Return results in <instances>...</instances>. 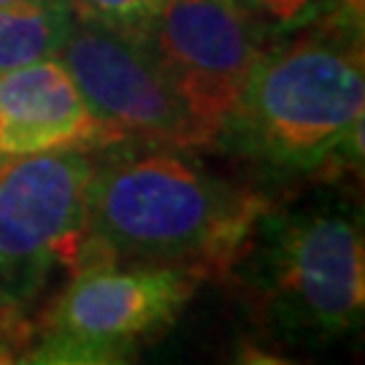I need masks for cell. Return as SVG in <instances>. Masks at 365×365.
Listing matches in <instances>:
<instances>
[{"mask_svg":"<svg viewBox=\"0 0 365 365\" xmlns=\"http://www.w3.org/2000/svg\"><path fill=\"white\" fill-rule=\"evenodd\" d=\"M90 108L128 141L203 149L206 138L144 33L73 16L54 54Z\"/></svg>","mask_w":365,"mask_h":365,"instance_id":"obj_6","label":"cell"},{"mask_svg":"<svg viewBox=\"0 0 365 365\" xmlns=\"http://www.w3.org/2000/svg\"><path fill=\"white\" fill-rule=\"evenodd\" d=\"M200 282V274L173 265H81L41 319L27 363H130L182 317Z\"/></svg>","mask_w":365,"mask_h":365,"instance_id":"obj_4","label":"cell"},{"mask_svg":"<svg viewBox=\"0 0 365 365\" xmlns=\"http://www.w3.org/2000/svg\"><path fill=\"white\" fill-rule=\"evenodd\" d=\"M128 141L84 101L57 57L0 73V160Z\"/></svg>","mask_w":365,"mask_h":365,"instance_id":"obj_8","label":"cell"},{"mask_svg":"<svg viewBox=\"0 0 365 365\" xmlns=\"http://www.w3.org/2000/svg\"><path fill=\"white\" fill-rule=\"evenodd\" d=\"M271 200L211 170L192 149L122 144L95 152L78 265H173L203 279L233 268Z\"/></svg>","mask_w":365,"mask_h":365,"instance_id":"obj_1","label":"cell"},{"mask_svg":"<svg viewBox=\"0 0 365 365\" xmlns=\"http://www.w3.org/2000/svg\"><path fill=\"white\" fill-rule=\"evenodd\" d=\"M41 322L30 319L27 306L0 300V365L27 363V354L38 339Z\"/></svg>","mask_w":365,"mask_h":365,"instance_id":"obj_12","label":"cell"},{"mask_svg":"<svg viewBox=\"0 0 365 365\" xmlns=\"http://www.w3.org/2000/svg\"><path fill=\"white\" fill-rule=\"evenodd\" d=\"M95 152L0 160V300L30 306L60 271H76Z\"/></svg>","mask_w":365,"mask_h":365,"instance_id":"obj_5","label":"cell"},{"mask_svg":"<svg viewBox=\"0 0 365 365\" xmlns=\"http://www.w3.org/2000/svg\"><path fill=\"white\" fill-rule=\"evenodd\" d=\"M9 3H19V0H0V6H9Z\"/></svg>","mask_w":365,"mask_h":365,"instance_id":"obj_13","label":"cell"},{"mask_svg":"<svg viewBox=\"0 0 365 365\" xmlns=\"http://www.w3.org/2000/svg\"><path fill=\"white\" fill-rule=\"evenodd\" d=\"M262 36L284 38L312 27H363V0H238Z\"/></svg>","mask_w":365,"mask_h":365,"instance_id":"obj_10","label":"cell"},{"mask_svg":"<svg viewBox=\"0 0 365 365\" xmlns=\"http://www.w3.org/2000/svg\"><path fill=\"white\" fill-rule=\"evenodd\" d=\"M144 38L206 146H214L249 68L265 46L262 30L238 0H163Z\"/></svg>","mask_w":365,"mask_h":365,"instance_id":"obj_7","label":"cell"},{"mask_svg":"<svg viewBox=\"0 0 365 365\" xmlns=\"http://www.w3.org/2000/svg\"><path fill=\"white\" fill-rule=\"evenodd\" d=\"M363 27H312L262 46L214 146L274 179H330L363 160Z\"/></svg>","mask_w":365,"mask_h":365,"instance_id":"obj_2","label":"cell"},{"mask_svg":"<svg viewBox=\"0 0 365 365\" xmlns=\"http://www.w3.org/2000/svg\"><path fill=\"white\" fill-rule=\"evenodd\" d=\"M73 11L68 0H19L0 6V73L60 52Z\"/></svg>","mask_w":365,"mask_h":365,"instance_id":"obj_9","label":"cell"},{"mask_svg":"<svg viewBox=\"0 0 365 365\" xmlns=\"http://www.w3.org/2000/svg\"><path fill=\"white\" fill-rule=\"evenodd\" d=\"M227 274L265 336L284 346H327L352 336L365 309L363 220L339 197L260 211Z\"/></svg>","mask_w":365,"mask_h":365,"instance_id":"obj_3","label":"cell"},{"mask_svg":"<svg viewBox=\"0 0 365 365\" xmlns=\"http://www.w3.org/2000/svg\"><path fill=\"white\" fill-rule=\"evenodd\" d=\"M160 3L163 0H68L73 16L133 33H144L160 11Z\"/></svg>","mask_w":365,"mask_h":365,"instance_id":"obj_11","label":"cell"}]
</instances>
